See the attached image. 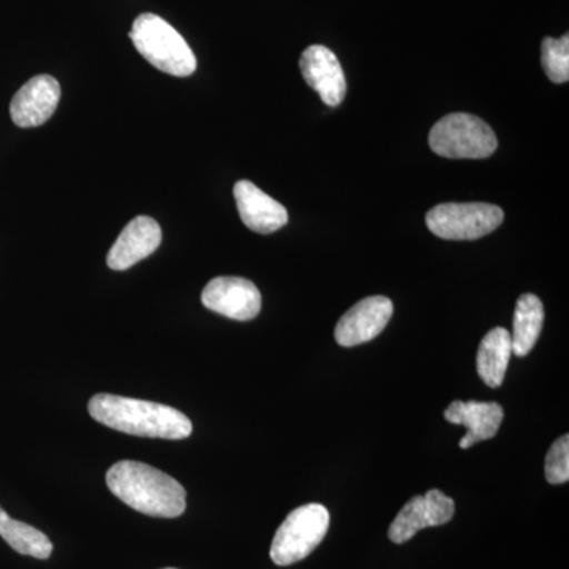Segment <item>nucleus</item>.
Instances as JSON below:
<instances>
[{
  "label": "nucleus",
  "instance_id": "obj_16",
  "mask_svg": "<svg viewBox=\"0 0 569 569\" xmlns=\"http://www.w3.org/2000/svg\"><path fill=\"white\" fill-rule=\"evenodd\" d=\"M545 323V307L541 299L535 295H522L516 305L515 321H512V355L527 356L533 350L535 343L541 336Z\"/></svg>",
  "mask_w": 569,
  "mask_h": 569
},
{
  "label": "nucleus",
  "instance_id": "obj_8",
  "mask_svg": "<svg viewBox=\"0 0 569 569\" xmlns=\"http://www.w3.org/2000/svg\"><path fill=\"white\" fill-rule=\"evenodd\" d=\"M201 302L219 316L250 321L260 313L261 293L257 284L242 277H216L206 284Z\"/></svg>",
  "mask_w": 569,
  "mask_h": 569
},
{
  "label": "nucleus",
  "instance_id": "obj_3",
  "mask_svg": "<svg viewBox=\"0 0 569 569\" xmlns=\"http://www.w3.org/2000/svg\"><path fill=\"white\" fill-rule=\"evenodd\" d=\"M130 40L142 58L163 73L186 78L197 70L192 48L173 26L157 14H140L133 22Z\"/></svg>",
  "mask_w": 569,
  "mask_h": 569
},
{
  "label": "nucleus",
  "instance_id": "obj_20",
  "mask_svg": "<svg viewBox=\"0 0 569 569\" xmlns=\"http://www.w3.org/2000/svg\"><path fill=\"white\" fill-rule=\"evenodd\" d=\"M168 569H174V568H168Z\"/></svg>",
  "mask_w": 569,
  "mask_h": 569
},
{
  "label": "nucleus",
  "instance_id": "obj_7",
  "mask_svg": "<svg viewBox=\"0 0 569 569\" xmlns=\"http://www.w3.org/2000/svg\"><path fill=\"white\" fill-rule=\"evenodd\" d=\"M456 503L441 490L432 489L425 496H417L400 509L389 527L388 537L396 545L410 541L419 530L440 527L455 518Z\"/></svg>",
  "mask_w": 569,
  "mask_h": 569
},
{
  "label": "nucleus",
  "instance_id": "obj_2",
  "mask_svg": "<svg viewBox=\"0 0 569 569\" xmlns=\"http://www.w3.org/2000/svg\"><path fill=\"white\" fill-rule=\"evenodd\" d=\"M108 489L127 507L151 518L174 519L187 508L181 482L146 463L122 460L107 473Z\"/></svg>",
  "mask_w": 569,
  "mask_h": 569
},
{
  "label": "nucleus",
  "instance_id": "obj_14",
  "mask_svg": "<svg viewBox=\"0 0 569 569\" xmlns=\"http://www.w3.org/2000/svg\"><path fill=\"white\" fill-rule=\"evenodd\" d=\"M503 408L497 402H478V400H455L445 410V419L451 425L467 427L466 437L460 440L459 447L468 449L479 441L490 440L497 436L503 422Z\"/></svg>",
  "mask_w": 569,
  "mask_h": 569
},
{
  "label": "nucleus",
  "instance_id": "obj_10",
  "mask_svg": "<svg viewBox=\"0 0 569 569\" xmlns=\"http://www.w3.org/2000/svg\"><path fill=\"white\" fill-rule=\"evenodd\" d=\"M61 100V84L51 74H37L14 93L10 103L11 121L21 129L50 121Z\"/></svg>",
  "mask_w": 569,
  "mask_h": 569
},
{
  "label": "nucleus",
  "instance_id": "obj_17",
  "mask_svg": "<svg viewBox=\"0 0 569 569\" xmlns=\"http://www.w3.org/2000/svg\"><path fill=\"white\" fill-rule=\"evenodd\" d=\"M0 537L6 539L11 549L22 556L47 560L52 552V542L43 531L37 530L29 523L11 519L0 507Z\"/></svg>",
  "mask_w": 569,
  "mask_h": 569
},
{
  "label": "nucleus",
  "instance_id": "obj_4",
  "mask_svg": "<svg viewBox=\"0 0 569 569\" xmlns=\"http://www.w3.org/2000/svg\"><path fill=\"white\" fill-rule=\"evenodd\" d=\"M430 149L447 159H488L497 151V137L488 123L467 112L445 116L432 127Z\"/></svg>",
  "mask_w": 569,
  "mask_h": 569
},
{
  "label": "nucleus",
  "instance_id": "obj_13",
  "mask_svg": "<svg viewBox=\"0 0 569 569\" xmlns=\"http://www.w3.org/2000/svg\"><path fill=\"white\" fill-rule=\"evenodd\" d=\"M233 193L242 222L254 233L271 234L288 223L287 209L253 182H236Z\"/></svg>",
  "mask_w": 569,
  "mask_h": 569
},
{
  "label": "nucleus",
  "instance_id": "obj_9",
  "mask_svg": "<svg viewBox=\"0 0 569 569\" xmlns=\"http://www.w3.org/2000/svg\"><path fill=\"white\" fill-rule=\"evenodd\" d=\"M395 313V306L387 296H370L340 318L335 337L340 347H356L370 342L383 332Z\"/></svg>",
  "mask_w": 569,
  "mask_h": 569
},
{
  "label": "nucleus",
  "instance_id": "obj_18",
  "mask_svg": "<svg viewBox=\"0 0 569 569\" xmlns=\"http://www.w3.org/2000/svg\"><path fill=\"white\" fill-rule=\"evenodd\" d=\"M542 69L550 81L563 84L569 80V37L545 39L541 47Z\"/></svg>",
  "mask_w": 569,
  "mask_h": 569
},
{
  "label": "nucleus",
  "instance_id": "obj_19",
  "mask_svg": "<svg viewBox=\"0 0 569 569\" xmlns=\"http://www.w3.org/2000/svg\"><path fill=\"white\" fill-rule=\"evenodd\" d=\"M546 479L550 485H565L569 479V437H560L546 456Z\"/></svg>",
  "mask_w": 569,
  "mask_h": 569
},
{
  "label": "nucleus",
  "instance_id": "obj_12",
  "mask_svg": "<svg viewBox=\"0 0 569 569\" xmlns=\"http://www.w3.org/2000/svg\"><path fill=\"white\" fill-rule=\"evenodd\" d=\"M162 244V228L151 217L140 216L123 228L108 253L112 271H126L138 261L151 257Z\"/></svg>",
  "mask_w": 569,
  "mask_h": 569
},
{
  "label": "nucleus",
  "instance_id": "obj_5",
  "mask_svg": "<svg viewBox=\"0 0 569 569\" xmlns=\"http://www.w3.org/2000/svg\"><path fill=\"white\" fill-rule=\"evenodd\" d=\"M328 509L320 503L296 508L277 530L271 545V559L279 567L305 560L323 541L329 529Z\"/></svg>",
  "mask_w": 569,
  "mask_h": 569
},
{
  "label": "nucleus",
  "instance_id": "obj_1",
  "mask_svg": "<svg viewBox=\"0 0 569 569\" xmlns=\"http://www.w3.org/2000/svg\"><path fill=\"white\" fill-rule=\"evenodd\" d=\"M89 415L100 425L134 437L183 440L193 430L192 421L173 407L104 392L89 400Z\"/></svg>",
  "mask_w": 569,
  "mask_h": 569
},
{
  "label": "nucleus",
  "instance_id": "obj_15",
  "mask_svg": "<svg viewBox=\"0 0 569 569\" xmlns=\"http://www.w3.org/2000/svg\"><path fill=\"white\" fill-rule=\"evenodd\" d=\"M512 356L511 332L493 328L482 339L477 356L478 376L489 388L501 387Z\"/></svg>",
  "mask_w": 569,
  "mask_h": 569
},
{
  "label": "nucleus",
  "instance_id": "obj_11",
  "mask_svg": "<svg viewBox=\"0 0 569 569\" xmlns=\"http://www.w3.org/2000/svg\"><path fill=\"white\" fill-rule=\"evenodd\" d=\"M299 66L307 84L320 93L328 107H339L343 102L347 93L346 73L335 52L321 44H312L302 52Z\"/></svg>",
  "mask_w": 569,
  "mask_h": 569
},
{
  "label": "nucleus",
  "instance_id": "obj_6",
  "mask_svg": "<svg viewBox=\"0 0 569 569\" xmlns=\"http://www.w3.org/2000/svg\"><path fill=\"white\" fill-rule=\"evenodd\" d=\"M503 219V211L496 204L445 203L427 212L426 223L438 238L475 241L496 231Z\"/></svg>",
  "mask_w": 569,
  "mask_h": 569
}]
</instances>
